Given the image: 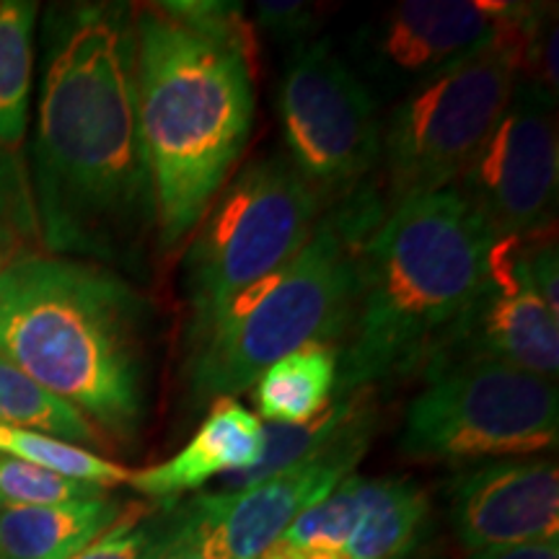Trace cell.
<instances>
[{
	"label": "cell",
	"mask_w": 559,
	"mask_h": 559,
	"mask_svg": "<svg viewBox=\"0 0 559 559\" xmlns=\"http://www.w3.org/2000/svg\"><path fill=\"white\" fill-rule=\"evenodd\" d=\"M151 306L104 264L29 251L0 270V358L111 440L148 412Z\"/></svg>",
	"instance_id": "obj_2"
},
{
	"label": "cell",
	"mask_w": 559,
	"mask_h": 559,
	"mask_svg": "<svg viewBox=\"0 0 559 559\" xmlns=\"http://www.w3.org/2000/svg\"><path fill=\"white\" fill-rule=\"evenodd\" d=\"M277 109L288 160L321 205L332 207L368 187L381 164L379 99L332 39H309L293 50Z\"/></svg>",
	"instance_id": "obj_9"
},
{
	"label": "cell",
	"mask_w": 559,
	"mask_h": 559,
	"mask_svg": "<svg viewBox=\"0 0 559 559\" xmlns=\"http://www.w3.org/2000/svg\"><path fill=\"white\" fill-rule=\"evenodd\" d=\"M0 453L102 489L128 485L132 474L128 466L104 459L91 449H83V445L68 443V440L47 436V432L39 430L9 428V425H0Z\"/></svg>",
	"instance_id": "obj_22"
},
{
	"label": "cell",
	"mask_w": 559,
	"mask_h": 559,
	"mask_svg": "<svg viewBox=\"0 0 559 559\" xmlns=\"http://www.w3.org/2000/svg\"><path fill=\"white\" fill-rule=\"evenodd\" d=\"M37 16L32 0H0V143L9 148H19L29 128Z\"/></svg>",
	"instance_id": "obj_19"
},
{
	"label": "cell",
	"mask_w": 559,
	"mask_h": 559,
	"mask_svg": "<svg viewBox=\"0 0 559 559\" xmlns=\"http://www.w3.org/2000/svg\"><path fill=\"white\" fill-rule=\"evenodd\" d=\"M549 29V5L531 3L495 45L396 102L381 135L389 207L456 185L508 109L515 83L534 79Z\"/></svg>",
	"instance_id": "obj_6"
},
{
	"label": "cell",
	"mask_w": 559,
	"mask_h": 559,
	"mask_svg": "<svg viewBox=\"0 0 559 559\" xmlns=\"http://www.w3.org/2000/svg\"><path fill=\"white\" fill-rule=\"evenodd\" d=\"M428 495L409 479L362 481V513L345 544L349 559H407L423 542Z\"/></svg>",
	"instance_id": "obj_18"
},
{
	"label": "cell",
	"mask_w": 559,
	"mask_h": 559,
	"mask_svg": "<svg viewBox=\"0 0 559 559\" xmlns=\"http://www.w3.org/2000/svg\"><path fill=\"white\" fill-rule=\"evenodd\" d=\"M321 200L285 156L257 158L207 207L185 262L190 334L236 293L283 267L311 239Z\"/></svg>",
	"instance_id": "obj_8"
},
{
	"label": "cell",
	"mask_w": 559,
	"mask_h": 559,
	"mask_svg": "<svg viewBox=\"0 0 559 559\" xmlns=\"http://www.w3.org/2000/svg\"><path fill=\"white\" fill-rule=\"evenodd\" d=\"M528 239L495 241L485 285L425 366V376L461 360H492L557 381L559 313L531 285Z\"/></svg>",
	"instance_id": "obj_13"
},
{
	"label": "cell",
	"mask_w": 559,
	"mask_h": 559,
	"mask_svg": "<svg viewBox=\"0 0 559 559\" xmlns=\"http://www.w3.org/2000/svg\"><path fill=\"white\" fill-rule=\"evenodd\" d=\"M557 383L492 360H461L428 373L404 415L400 451L412 461L479 464L555 451Z\"/></svg>",
	"instance_id": "obj_7"
},
{
	"label": "cell",
	"mask_w": 559,
	"mask_h": 559,
	"mask_svg": "<svg viewBox=\"0 0 559 559\" xmlns=\"http://www.w3.org/2000/svg\"><path fill=\"white\" fill-rule=\"evenodd\" d=\"M171 544V506L166 513H145L143 508H130L111 526L96 536L88 547L70 559H160Z\"/></svg>",
	"instance_id": "obj_25"
},
{
	"label": "cell",
	"mask_w": 559,
	"mask_h": 559,
	"mask_svg": "<svg viewBox=\"0 0 559 559\" xmlns=\"http://www.w3.org/2000/svg\"><path fill=\"white\" fill-rule=\"evenodd\" d=\"M376 428V391L362 389L337 436L309 459L251 487L202 492L185 508H171V547L192 549L202 559H260L300 513L355 474Z\"/></svg>",
	"instance_id": "obj_10"
},
{
	"label": "cell",
	"mask_w": 559,
	"mask_h": 559,
	"mask_svg": "<svg viewBox=\"0 0 559 559\" xmlns=\"http://www.w3.org/2000/svg\"><path fill=\"white\" fill-rule=\"evenodd\" d=\"M260 559H349L345 551L330 549H306V547H285V544H272Z\"/></svg>",
	"instance_id": "obj_30"
},
{
	"label": "cell",
	"mask_w": 559,
	"mask_h": 559,
	"mask_svg": "<svg viewBox=\"0 0 559 559\" xmlns=\"http://www.w3.org/2000/svg\"><path fill=\"white\" fill-rule=\"evenodd\" d=\"M41 247L32 179L19 148L0 143V249L13 257Z\"/></svg>",
	"instance_id": "obj_24"
},
{
	"label": "cell",
	"mask_w": 559,
	"mask_h": 559,
	"mask_svg": "<svg viewBox=\"0 0 559 559\" xmlns=\"http://www.w3.org/2000/svg\"><path fill=\"white\" fill-rule=\"evenodd\" d=\"M360 391L353 394H340L330 407L304 425H264V451L262 459L254 466L241 474L223 477V489H243L264 481L275 474L290 469L298 461L309 459L311 453L324 449L330 440L337 436V430L347 423L353 409L358 407Z\"/></svg>",
	"instance_id": "obj_21"
},
{
	"label": "cell",
	"mask_w": 559,
	"mask_h": 559,
	"mask_svg": "<svg viewBox=\"0 0 559 559\" xmlns=\"http://www.w3.org/2000/svg\"><path fill=\"white\" fill-rule=\"evenodd\" d=\"M160 559H202V557L198 555V551L185 549V547H171L169 544V549H166V555Z\"/></svg>",
	"instance_id": "obj_31"
},
{
	"label": "cell",
	"mask_w": 559,
	"mask_h": 559,
	"mask_svg": "<svg viewBox=\"0 0 559 559\" xmlns=\"http://www.w3.org/2000/svg\"><path fill=\"white\" fill-rule=\"evenodd\" d=\"M449 515L472 555L559 539V472L544 456L469 464L449 481Z\"/></svg>",
	"instance_id": "obj_14"
},
{
	"label": "cell",
	"mask_w": 559,
	"mask_h": 559,
	"mask_svg": "<svg viewBox=\"0 0 559 559\" xmlns=\"http://www.w3.org/2000/svg\"><path fill=\"white\" fill-rule=\"evenodd\" d=\"M340 347L306 345L257 379L254 402L267 425H304L337 396Z\"/></svg>",
	"instance_id": "obj_17"
},
{
	"label": "cell",
	"mask_w": 559,
	"mask_h": 559,
	"mask_svg": "<svg viewBox=\"0 0 559 559\" xmlns=\"http://www.w3.org/2000/svg\"><path fill=\"white\" fill-rule=\"evenodd\" d=\"M264 451V423L234 396L213 409L190 443L169 461L130 474L128 485L145 498L171 506L179 495L202 489L210 479L251 469Z\"/></svg>",
	"instance_id": "obj_15"
},
{
	"label": "cell",
	"mask_w": 559,
	"mask_h": 559,
	"mask_svg": "<svg viewBox=\"0 0 559 559\" xmlns=\"http://www.w3.org/2000/svg\"><path fill=\"white\" fill-rule=\"evenodd\" d=\"M32 194L47 254L138 272L156 198L138 124L135 9L62 3L45 16Z\"/></svg>",
	"instance_id": "obj_1"
},
{
	"label": "cell",
	"mask_w": 559,
	"mask_h": 559,
	"mask_svg": "<svg viewBox=\"0 0 559 559\" xmlns=\"http://www.w3.org/2000/svg\"><path fill=\"white\" fill-rule=\"evenodd\" d=\"M495 241L456 187L389 207L358 251L337 396L425 370L485 285Z\"/></svg>",
	"instance_id": "obj_3"
},
{
	"label": "cell",
	"mask_w": 559,
	"mask_h": 559,
	"mask_svg": "<svg viewBox=\"0 0 559 559\" xmlns=\"http://www.w3.org/2000/svg\"><path fill=\"white\" fill-rule=\"evenodd\" d=\"M362 481L366 477L360 474H349L324 500L300 513L275 544L345 551L362 513Z\"/></svg>",
	"instance_id": "obj_23"
},
{
	"label": "cell",
	"mask_w": 559,
	"mask_h": 559,
	"mask_svg": "<svg viewBox=\"0 0 559 559\" xmlns=\"http://www.w3.org/2000/svg\"><path fill=\"white\" fill-rule=\"evenodd\" d=\"M528 9L513 0H404L362 24L349 55L379 96H404L495 45Z\"/></svg>",
	"instance_id": "obj_12"
},
{
	"label": "cell",
	"mask_w": 559,
	"mask_h": 559,
	"mask_svg": "<svg viewBox=\"0 0 559 559\" xmlns=\"http://www.w3.org/2000/svg\"><path fill=\"white\" fill-rule=\"evenodd\" d=\"M466 559H559V539L523 544V547L477 551V555H469Z\"/></svg>",
	"instance_id": "obj_29"
},
{
	"label": "cell",
	"mask_w": 559,
	"mask_h": 559,
	"mask_svg": "<svg viewBox=\"0 0 559 559\" xmlns=\"http://www.w3.org/2000/svg\"><path fill=\"white\" fill-rule=\"evenodd\" d=\"M0 425L47 432L83 449L104 443L102 432L79 409L37 386L5 358H0Z\"/></svg>",
	"instance_id": "obj_20"
},
{
	"label": "cell",
	"mask_w": 559,
	"mask_h": 559,
	"mask_svg": "<svg viewBox=\"0 0 559 559\" xmlns=\"http://www.w3.org/2000/svg\"><path fill=\"white\" fill-rule=\"evenodd\" d=\"M11 260H16V257L9 254V251H5V249H0V270H3Z\"/></svg>",
	"instance_id": "obj_32"
},
{
	"label": "cell",
	"mask_w": 559,
	"mask_h": 559,
	"mask_svg": "<svg viewBox=\"0 0 559 559\" xmlns=\"http://www.w3.org/2000/svg\"><path fill=\"white\" fill-rule=\"evenodd\" d=\"M254 24L257 32L300 47L317 29V11L313 5L298 3V0H260L254 3Z\"/></svg>",
	"instance_id": "obj_27"
},
{
	"label": "cell",
	"mask_w": 559,
	"mask_h": 559,
	"mask_svg": "<svg viewBox=\"0 0 559 559\" xmlns=\"http://www.w3.org/2000/svg\"><path fill=\"white\" fill-rule=\"evenodd\" d=\"M526 272L534 290L549 306L551 311L559 313V262H557V241H542L536 247L526 243Z\"/></svg>",
	"instance_id": "obj_28"
},
{
	"label": "cell",
	"mask_w": 559,
	"mask_h": 559,
	"mask_svg": "<svg viewBox=\"0 0 559 559\" xmlns=\"http://www.w3.org/2000/svg\"><path fill=\"white\" fill-rule=\"evenodd\" d=\"M124 513L107 495L37 508H0V559H70Z\"/></svg>",
	"instance_id": "obj_16"
},
{
	"label": "cell",
	"mask_w": 559,
	"mask_h": 559,
	"mask_svg": "<svg viewBox=\"0 0 559 559\" xmlns=\"http://www.w3.org/2000/svg\"><path fill=\"white\" fill-rule=\"evenodd\" d=\"M555 104L539 83L519 79L500 122L453 185L495 239H528L551 223L559 187Z\"/></svg>",
	"instance_id": "obj_11"
},
{
	"label": "cell",
	"mask_w": 559,
	"mask_h": 559,
	"mask_svg": "<svg viewBox=\"0 0 559 559\" xmlns=\"http://www.w3.org/2000/svg\"><path fill=\"white\" fill-rule=\"evenodd\" d=\"M138 124L156 198V243L205 218L254 122V52L207 37L164 3L135 11Z\"/></svg>",
	"instance_id": "obj_4"
},
{
	"label": "cell",
	"mask_w": 559,
	"mask_h": 559,
	"mask_svg": "<svg viewBox=\"0 0 559 559\" xmlns=\"http://www.w3.org/2000/svg\"><path fill=\"white\" fill-rule=\"evenodd\" d=\"M107 495V489L45 472L0 453V508H37L60 502L91 500Z\"/></svg>",
	"instance_id": "obj_26"
},
{
	"label": "cell",
	"mask_w": 559,
	"mask_h": 559,
	"mask_svg": "<svg viewBox=\"0 0 559 559\" xmlns=\"http://www.w3.org/2000/svg\"><path fill=\"white\" fill-rule=\"evenodd\" d=\"M386 213L389 202L370 187L332 205L293 260L236 293L190 334L192 400L207 404L236 396L306 345L340 347L353 321L358 251Z\"/></svg>",
	"instance_id": "obj_5"
}]
</instances>
